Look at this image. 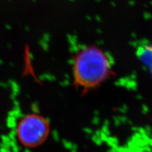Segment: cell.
<instances>
[{"mask_svg": "<svg viewBox=\"0 0 152 152\" xmlns=\"http://www.w3.org/2000/svg\"><path fill=\"white\" fill-rule=\"evenodd\" d=\"M72 74L74 86L83 94H86L100 86L111 77L110 59L99 47L84 46L74 56Z\"/></svg>", "mask_w": 152, "mask_h": 152, "instance_id": "cell-1", "label": "cell"}, {"mask_svg": "<svg viewBox=\"0 0 152 152\" xmlns=\"http://www.w3.org/2000/svg\"><path fill=\"white\" fill-rule=\"evenodd\" d=\"M50 134V124L45 116L29 113L22 116L17 122L15 136L20 146L34 149L44 144Z\"/></svg>", "mask_w": 152, "mask_h": 152, "instance_id": "cell-2", "label": "cell"}]
</instances>
